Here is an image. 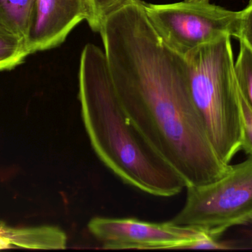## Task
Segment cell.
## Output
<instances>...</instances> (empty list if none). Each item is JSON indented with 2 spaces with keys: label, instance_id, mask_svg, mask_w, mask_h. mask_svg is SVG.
Segmentation results:
<instances>
[{
  "label": "cell",
  "instance_id": "obj_3",
  "mask_svg": "<svg viewBox=\"0 0 252 252\" xmlns=\"http://www.w3.org/2000/svg\"><path fill=\"white\" fill-rule=\"evenodd\" d=\"M185 59L192 102L219 156L230 164L242 147L239 90L231 36L204 44Z\"/></svg>",
  "mask_w": 252,
  "mask_h": 252
},
{
  "label": "cell",
  "instance_id": "obj_1",
  "mask_svg": "<svg viewBox=\"0 0 252 252\" xmlns=\"http://www.w3.org/2000/svg\"><path fill=\"white\" fill-rule=\"evenodd\" d=\"M111 78L126 118L153 151L188 186L226 174L192 102L186 59L162 41L144 2L133 0L100 31Z\"/></svg>",
  "mask_w": 252,
  "mask_h": 252
},
{
  "label": "cell",
  "instance_id": "obj_7",
  "mask_svg": "<svg viewBox=\"0 0 252 252\" xmlns=\"http://www.w3.org/2000/svg\"><path fill=\"white\" fill-rule=\"evenodd\" d=\"M87 15V0H35L25 38L30 54L62 44Z\"/></svg>",
  "mask_w": 252,
  "mask_h": 252
},
{
  "label": "cell",
  "instance_id": "obj_16",
  "mask_svg": "<svg viewBox=\"0 0 252 252\" xmlns=\"http://www.w3.org/2000/svg\"><path fill=\"white\" fill-rule=\"evenodd\" d=\"M186 1H193V2H207L210 0H185Z\"/></svg>",
  "mask_w": 252,
  "mask_h": 252
},
{
  "label": "cell",
  "instance_id": "obj_12",
  "mask_svg": "<svg viewBox=\"0 0 252 252\" xmlns=\"http://www.w3.org/2000/svg\"><path fill=\"white\" fill-rule=\"evenodd\" d=\"M133 0H87V22L91 29L100 32L108 17Z\"/></svg>",
  "mask_w": 252,
  "mask_h": 252
},
{
  "label": "cell",
  "instance_id": "obj_15",
  "mask_svg": "<svg viewBox=\"0 0 252 252\" xmlns=\"http://www.w3.org/2000/svg\"><path fill=\"white\" fill-rule=\"evenodd\" d=\"M13 248L10 243L3 237L0 236V250Z\"/></svg>",
  "mask_w": 252,
  "mask_h": 252
},
{
  "label": "cell",
  "instance_id": "obj_2",
  "mask_svg": "<svg viewBox=\"0 0 252 252\" xmlns=\"http://www.w3.org/2000/svg\"><path fill=\"white\" fill-rule=\"evenodd\" d=\"M81 118L101 162L126 184L148 195L175 196L186 188L182 178L132 127L117 96L104 50L87 44L80 59Z\"/></svg>",
  "mask_w": 252,
  "mask_h": 252
},
{
  "label": "cell",
  "instance_id": "obj_6",
  "mask_svg": "<svg viewBox=\"0 0 252 252\" xmlns=\"http://www.w3.org/2000/svg\"><path fill=\"white\" fill-rule=\"evenodd\" d=\"M88 229L107 250H197L210 235L192 226L135 218L96 217L89 222Z\"/></svg>",
  "mask_w": 252,
  "mask_h": 252
},
{
  "label": "cell",
  "instance_id": "obj_8",
  "mask_svg": "<svg viewBox=\"0 0 252 252\" xmlns=\"http://www.w3.org/2000/svg\"><path fill=\"white\" fill-rule=\"evenodd\" d=\"M0 236L7 239L13 248L28 250H65L67 236L55 226L13 227L0 220Z\"/></svg>",
  "mask_w": 252,
  "mask_h": 252
},
{
  "label": "cell",
  "instance_id": "obj_5",
  "mask_svg": "<svg viewBox=\"0 0 252 252\" xmlns=\"http://www.w3.org/2000/svg\"><path fill=\"white\" fill-rule=\"evenodd\" d=\"M144 8L160 38L184 57L220 37L236 36L240 11L227 10L210 1L184 0L162 4L144 2Z\"/></svg>",
  "mask_w": 252,
  "mask_h": 252
},
{
  "label": "cell",
  "instance_id": "obj_10",
  "mask_svg": "<svg viewBox=\"0 0 252 252\" xmlns=\"http://www.w3.org/2000/svg\"><path fill=\"white\" fill-rule=\"evenodd\" d=\"M29 55L24 38L0 28V71L19 66Z\"/></svg>",
  "mask_w": 252,
  "mask_h": 252
},
{
  "label": "cell",
  "instance_id": "obj_9",
  "mask_svg": "<svg viewBox=\"0 0 252 252\" xmlns=\"http://www.w3.org/2000/svg\"><path fill=\"white\" fill-rule=\"evenodd\" d=\"M35 0H0V28L25 39Z\"/></svg>",
  "mask_w": 252,
  "mask_h": 252
},
{
  "label": "cell",
  "instance_id": "obj_11",
  "mask_svg": "<svg viewBox=\"0 0 252 252\" xmlns=\"http://www.w3.org/2000/svg\"><path fill=\"white\" fill-rule=\"evenodd\" d=\"M235 73L240 93L252 109V51L241 41Z\"/></svg>",
  "mask_w": 252,
  "mask_h": 252
},
{
  "label": "cell",
  "instance_id": "obj_13",
  "mask_svg": "<svg viewBox=\"0 0 252 252\" xmlns=\"http://www.w3.org/2000/svg\"><path fill=\"white\" fill-rule=\"evenodd\" d=\"M239 98L242 127L241 150L244 151L247 155H252V109L242 97L240 92Z\"/></svg>",
  "mask_w": 252,
  "mask_h": 252
},
{
  "label": "cell",
  "instance_id": "obj_17",
  "mask_svg": "<svg viewBox=\"0 0 252 252\" xmlns=\"http://www.w3.org/2000/svg\"><path fill=\"white\" fill-rule=\"evenodd\" d=\"M251 223H252V221H251Z\"/></svg>",
  "mask_w": 252,
  "mask_h": 252
},
{
  "label": "cell",
  "instance_id": "obj_4",
  "mask_svg": "<svg viewBox=\"0 0 252 252\" xmlns=\"http://www.w3.org/2000/svg\"><path fill=\"white\" fill-rule=\"evenodd\" d=\"M186 189L185 206L170 223L197 228L219 239L230 228L252 220V155L230 164L220 179Z\"/></svg>",
  "mask_w": 252,
  "mask_h": 252
},
{
  "label": "cell",
  "instance_id": "obj_14",
  "mask_svg": "<svg viewBox=\"0 0 252 252\" xmlns=\"http://www.w3.org/2000/svg\"><path fill=\"white\" fill-rule=\"evenodd\" d=\"M235 38L252 51V0H249L247 7L240 11Z\"/></svg>",
  "mask_w": 252,
  "mask_h": 252
}]
</instances>
